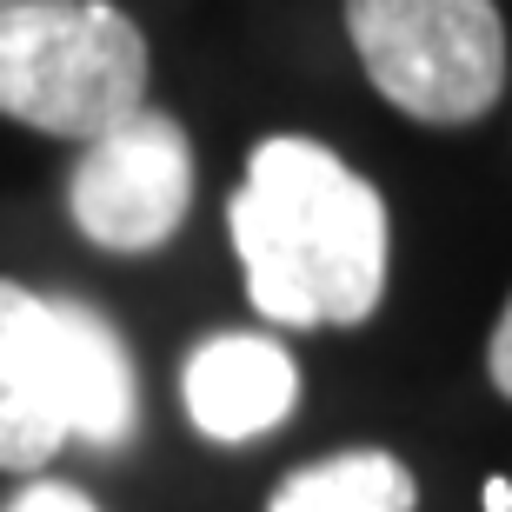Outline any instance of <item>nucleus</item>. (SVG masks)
<instances>
[{"mask_svg":"<svg viewBox=\"0 0 512 512\" xmlns=\"http://www.w3.org/2000/svg\"><path fill=\"white\" fill-rule=\"evenodd\" d=\"M227 233L273 326H360L386 293V200L320 140H260Z\"/></svg>","mask_w":512,"mask_h":512,"instance_id":"f257e3e1","label":"nucleus"},{"mask_svg":"<svg viewBox=\"0 0 512 512\" xmlns=\"http://www.w3.org/2000/svg\"><path fill=\"white\" fill-rule=\"evenodd\" d=\"M140 419L133 353L87 300L0 280V473H40L67 439L120 446Z\"/></svg>","mask_w":512,"mask_h":512,"instance_id":"f03ea898","label":"nucleus"},{"mask_svg":"<svg viewBox=\"0 0 512 512\" xmlns=\"http://www.w3.org/2000/svg\"><path fill=\"white\" fill-rule=\"evenodd\" d=\"M147 107V40L114 0L0 7V114L54 140H100Z\"/></svg>","mask_w":512,"mask_h":512,"instance_id":"7ed1b4c3","label":"nucleus"},{"mask_svg":"<svg viewBox=\"0 0 512 512\" xmlns=\"http://www.w3.org/2000/svg\"><path fill=\"white\" fill-rule=\"evenodd\" d=\"M366 80L426 127H466L506 87V20L493 0H346Z\"/></svg>","mask_w":512,"mask_h":512,"instance_id":"20e7f679","label":"nucleus"},{"mask_svg":"<svg viewBox=\"0 0 512 512\" xmlns=\"http://www.w3.org/2000/svg\"><path fill=\"white\" fill-rule=\"evenodd\" d=\"M193 207V147L180 120L140 107L100 140H87L67 180L74 227L107 253H153L187 227Z\"/></svg>","mask_w":512,"mask_h":512,"instance_id":"39448f33","label":"nucleus"},{"mask_svg":"<svg viewBox=\"0 0 512 512\" xmlns=\"http://www.w3.org/2000/svg\"><path fill=\"white\" fill-rule=\"evenodd\" d=\"M187 419L220 446L273 433L293 406H300V366L273 333H213L193 346L187 373H180Z\"/></svg>","mask_w":512,"mask_h":512,"instance_id":"423d86ee","label":"nucleus"},{"mask_svg":"<svg viewBox=\"0 0 512 512\" xmlns=\"http://www.w3.org/2000/svg\"><path fill=\"white\" fill-rule=\"evenodd\" d=\"M419 486L380 446H353V453L313 459L300 473L280 479V493L266 499V512H413Z\"/></svg>","mask_w":512,"mask_h":512,"instance_id":"0eeeda50","label":"nucleus"},{"mask_svg":"<svg viewBox=\"0 0 512 512\" xmlns=\"http://www.w3.org/2000/svg\"><path fill=\"white\" fill-rule=\"evenodd\" d=\"M7 512H100V506L80 493V486H60V479H34V486H20V493L7 499Z\"/></svg>","mask_w":512,"mask_h":512,"instance_id":"6e6552de","label":"nucleus"},{"mask_svg":"<svg viewBox=\"0 0 512 512\" xmlns=\"http://www.w3.org/2000/svg\"><path fill=\"white\" fill-rule=\"evenodd\" d=\"M486 373H493V386L512 399V300H506V313H499L493 340H486Z\"/></svg>","mask_w":512,"mask_h":512,"instance_id":"1a4fd4ad","label":"nucleus"},{"mask_svg":"<svg viewBox=\"0 0 512 512\" xmlns=\"http://www.w3.org/2000/svg\"><path fill=\"white\" fill-rule=\"evenodd\" d=\"M486 512H512V486L506 479H486Z\"/></svg>","mask_w":512,"mask_h":512,"instance_id":"9d476101","label":"nucleus"},{"mask_svg":"<svg viewBox=\"0 0 512 512\" xmlns=\"http://www.w3.org/2000/svg\"><path fill=\"white\" fill-rule=\"evenodd\" d=\"M0 7H7V0H0Z\"/></svg>","mask_w":512,"mask_h":512,"instance_id":"9b49d317","label":"nucleus"}]
</instances>
